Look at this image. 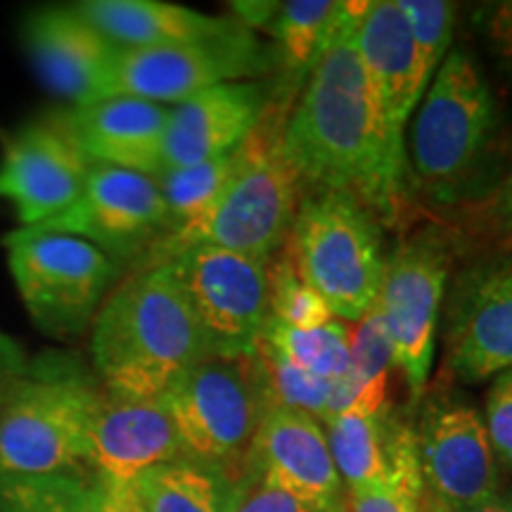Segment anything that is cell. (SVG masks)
Returning a JSON list of instances; mask_svg holds the SVG:
<instances>
[{
    "label": "cell",
    "mask_w": 512,
    "mask_h": 512,
    "mask_svg": "<svg viewBox=\"0 0 512 512\" xmlns=\"http://www.w3.org/2000/svg\"><path fill=\"white\" fill-rule=\"evenodd\" d=\"M510 503H512V498H510Z\"/></svg>",
    "instance_id": "b9f144b4"
},
{
    "label": "cell",
    "mask_w": 512,
    "mask_h": 512,
    "mask_svg": "<svg viewBox=\"0 0 512 512\" xmlns=\"http://www.w3.org/2000/svg\"><path fill=\"white\" fill-rule=\"evenodd\" d=\"M496 131V100L475 60L448 50L420 100L411 131L413 174L437 202H456Z\"/></svg>",
    "instance_id": "5b68a950"
},
{
    "label": "cell",
    "mask_w": 512,
    "mask_h": 512,
    "mask_svg": "<svg viewBox=\"0 0 512 512\" xmlns=\"http://www.w3.org/2000/svg\"><path fill=\"white\" fill-rule=\"evenodd\" d=\"M93 162L74 143L60 117L24 126L0 159V197L24 228H36L79 200Z\"/></svg>",
    "instance_id": "4fadbf2b"
},
{
    "label": "cell",
    "mask_w": 512,
    "mask_h": 512,
    "mask_svg": "<svg viewBox=\"0 0 512 512\" xmlns=\"http://www.w3.org/2000/svg\"><path fill=\"white\" fill-rule=\"evenodd\" d=\"M351 337V373L361 384V399L351 411L384 413L389 370L394 368V347L377 304L356 323Z\"/></svg>",
    "instance_id": "f1b7e54d"
},
{
    "label": "cell",
    "mask_w": 512,
    "mask_h": 512,
    "mask_svg": "<svg viewBox=\"0 0 512 512\" xmlns=\"http://www.w3.org/2000/svg\"><path fill=\"white\" fill-rule=\"evenodd\" d=\"M133 486L145 512H230L238 489L221 467L192 458L150 467Z\"/></svg>",
    "instance_id": "603a6c76"
},
{
    "label": "cell",
    "mask_w": 512,
    "mask_h": 512,
    "mask_svg": "<svg viewBox=\"0 0 512 512\" xmlns=\"http://www.w3.org/2000/svg\"><path fill=\"white\" fill-rule=\"evenodd\" d=\"M74 8L117 48H159L204 41L235 24V19L230 22L209 17L159 0H88Z\"/></svg>",
    "instance_id": "7402d4cb"
},
{
    "label": "cell",
    "mask_w": 512,
    "mask_h": 512,
    "mask_svg": "<svg viewBox=\"0 0 512 512\" xmlns=\"http://www.w3.org/2000/svg\"><path fill=\"white\" fill-rule=\"evenodd\" d=\"M347 3L335 0H292L280 3L271 22L278 43V64L285 72V83H302L316 67L320 55L328 48L337 24L342 22Z\"/></svg>",
    "instance_id": "cb8c5ba5"
},
{
    "label": "cell",
    "mask_w": 512,
    "mask_h": 512,
    "mask_svg": "<svg viewBox=\"0 0 512 512\" xmlns=\"http://www.w3.org/2000/svg\"><path fill=\"white\" fill-rule=\"evenodd\" d=\"M328 427L330 456L342 484L349 491L377 484L389 472V437L384 432V413L370 415L347 411L323 422Z\"/></svg>",
    "instance_id": "d4e9b609"
},
{
    "label": "cell",
    "mask_w": 512,
    "mask_h": 512,
    "mask_svg": "<svg viewBox=\"0 0 512 512\" xmlns=\"http://www.w3.org/2000/svg\"><path fill=\"white\" fill-rule=\"evenodd\" d=\"M60 121L93 164L119 166L150 178L164 174L169 107L114 95L74 107L60 114Z\"/></svg>",
    "instance_id": "ac0fdd59"
},
{
    "label": "cell",
    "mask_w": 512,
    "mask_h": 512,
    "mask_svg": "<svg viewBox=\"0 0 512 512\" xmlns=\"http://www.w3.org/2000/svg\"><path fill=\"white\" fill-rule=\"evenodd\" d=\"M91 356L100 387L124 399H159L209 358L169 266L140 268L102 302L93 318Z\"/></svg>",
    "instance_id": "7a4b0ae2"
},
{
    "label": "cell",
    "mask_w": 512,
    "mask_h": 512,
    "mask_svg": "<svg viewBox=\"0 0 512 512\" xmlns=\"http://www.w3.org/2000/svg\"><path fill=\"white\" fill-rule=\"evenodd\" d=\"M294 268L330 306L332 316L358 323L380 294L384 259L373 211L344 192L316 190L292 223Z\"/></svg>",
    "instance_id": "8992f818"
},
{
    "label": "cell",
    "mask_w": 512,
    "mask_h": 512,
    "mask_svg": "<svg viewBox=\"0 0 512 512\" xmlns=\"http://www.w3.org/2000/svg\"><path fill=\"white\" fill-rule=\"evenodd\" d=\"M24 46L41 81L74 107L102 100L117 46L76 8L41 10L24 27Z\"/></svg>",
    "instance_id": "d6986e66"
},
{
    "label": "cell",
    "mask_w": 512,
    "mask_h": 512,
    "mask_svg": "<svg viewBox=\"0 0 512 512\" xmlns=\"http://www.w3.org/2000/svg\"><path fill=\"white\" fill-rule=\"evenodd\" d=\"M422 482L418 441L408 427L389 437V472L377 484L347 494V512H422Z\"/></svg>",
    "instance_id": "4316f807"
},
{
    "label": "cell",
    "mask_w": 512,
    "mask_h": 512,
    "mask_svg": "<svg viewBox=\"0 0 512 512\" xmlns=\"http://www.w3.org/2000/svg\"><path fill=\"white\" fill-rule=\"evenodd\" d=\"M271 57L238 22L204 41L159 48H117L102 98L126 95L147 102H178L230 81L264 74Z\"/></svg>",
    "instance_id": "30bf717a"
},
{
    "label": "cell",
    "mask_w": 512,
    "mask_h": 512,
    "mask_svg": "<svg viewBox=\"0 0 512 512\" xmlns=\"http://www.w3.org/2000/svg\"><path fill=\"white\" fill-rule=\"evenodd\" d=\"M8 266L29 316L46 335L76 337L93 323L117 264L91 242L22 228L5 238Z\"/></svg>",
    "instance_id": "ba28073f"
},
{
    "label": "cell",
    "mask_w": 512,
    "mask_h": 512,
    "mask_svg": "<svg viewBox=\"0 0 512 512\" xmlns=\"http://www.w3.org/2000/svg\"><path fill=\"white\" fill-rule=\"evenodd\" d=\"M0 512H93V482L76 470L0 477Z\"/></svg>",
    "instance_id": "4dcf8cb0"
},
{
    "label": "cell",
    "mask_w": 512,
    "mask_h": 512,
    "mask_svg": "<svg viewBox=\"0 0 512 512\" xmlns=\"http://www.w3.org/2000/svg\"><path fill=\"white\" fill-rule=\"evenodd\" d=\"M448 332V366L463 382L512 368V268H496L458 292Z\"/></svg>",
    "instance_id": "ffe728a7"
},
{
    "label": "cell",
    "mask_w": 512,
    "mask_h": 512,
    "mask_svg": "<svg viewBox=\"0 0 512 512\" xmlns=\"http://www.w3.org/2000/svg\"><path fill=\"white\" fill-rule=\"evenodd\" d=\"M24 363H27V358L22 354V347H19L15 339L0 332V389L22 370Z\"/></svg>",
    "instance_id": "f35d334b"
},
{
    "label": "cell",
    "mask_w": 512,
    "mask_h": 512,
    "mask_svg": "<svg viewBox=\"0 0 512 512\" xmlns=\"http://www.w3.org/2000/svg\"><path fill=\"white\" fill-rule=\"evenodd\" d=\"M171 219L157 178L119 166L93 164L79 200L29 230L74 235L107 256H136L169 233Z\"/></svg>",
    "instance_id": "7c38bea8"
},
{
    "label": "cell",
    "mask_w": 512,
    "mask_h": 512,
    "mask_svg": "<svg viewBox=\"0 0 512 512\" xmlns=\"http://www.w3.org/2000/svg\"><path fill=\"white\" fill-rule=\"evenodd\" d=\"M93 512H145L133 482L95 477L93 479Z\"/></svg>",
    "instance_id": "8d00e7d4"
},
{
    "label": "cell",
    "mask_w": 512,
    "mask_h": 512,
    "mask_svg": "<svg viewBox=\"0 0 512 512\" xmlns=\"http://www.w3.org/2000/svg\"><path fill=\"white\" fill-rule=\"evenodd\" d=\"M399 8L408 19L422 67L434 79L451 48L456 5L446 0H399Z\"/></svg>",
    "instance_id": "d6a6232c"
},
{
    "label": "cell",
    "mask_w": 512,
    "mask_h": 512,
    "mask_svg": "<svg viewBox=\"0 0 512 512\" xmlns=\"http://www.w3.org/2000/svg\"><path fill=\"white\" fill-rule=\"evenodd\" d=\"M235 12V22L240 24V27L245 29H259V27H271V22L278 15L280 10V3H233L230 5Z\"/></svg>",
    "instance_id": "74e56055"
},
{
    "label": "cell",
    "mask_w": 512,
    "mask_h": 512,
    "mask_svg": "<svg viewBox=\"0 0 512 512\" xmlns=\"http://www.w3.org/2000/svg\"><path fill=\"white\" fill-rule=\"evenodd\" d=\"M259 342L311 375L325 380H342L351 375V337L339 320H332L323 328L297 330L268 318Z\"/></svg>",
    "instance_id": "484cf974"
},
{
    "label": "cell",
    "mask_w": 512,
    "mask_h": 512,
    "mask_svg": "<svg viewBox=\"0 0 512 512\" xmlns=\"http://www.w3.org/2000/svg\"><path fill=\"white\" fill-rule=\"evenodd\" d=\"M242 162V145L228 155L209 159L204 164L185 166V169H166L157 178L166 209H169L171 230L185 226L192 219L207 211L216 197L226 190V185L238 174ZM166 233V235H169Z\"/></svg>",
    "instance_id": "83f0119b"
},
{
    "label": "cell",
    "mask_w": 512,
    "mask_h": 512,
    "mask_svg": "<svg viewBox=\"0 0 512 512\" xmlns=\"http://www.w3.org/2000/svg\"><path fill=\"white\" fill-rule=\"evenodd\" d=\"M356 46L389 126L403 136L408 119L430 88L399 0H375L358 22Z\"/></svg>",
    "instance_id": "44dd1931"
},
{
    "label": "cell",
    "mask_w": 512,
    "mask_h": 512,
    "mask_svg": "<svg viewBox=\"0 0 512 512\" xmlns=\"http://www.w3.org/2000/svg\"><path fill=\"white\" fill-rule=\"evenodd\" d=\"M494 219L503 233L512 235V166H510L508 176H505L501 190H498V195H496Z\"/></svg>",
    "instance_id": "60d3db41"
},
{
    "label": "cell",
    "mask_w": 512,
    "mask_h": 512,
    "mask_svg": "<svg viewBox=\"0 0 512 512\" xmlns=\"http://www.w3.org/2000/svg\"><path fill=\"white\" fill-rule=\"evenodd\" d=\"M422 512H512V503L510 498H501V496H491L482 503L467 505V508H446L444 503H439L437 498L432 496H422Z\"/></svg>",
    "instance_id": "ab89813d"
},
{
    "label": "cell",
    "mask_w": 512,
    "mask_h": 512,
    "mask_svg": "<svg viewBox=\"0 0 512 512\" xmlns=\"http://www.w3.org/2000/svg\"><path fill=\"white\" fill-rule=\"evenodd\" d=\"M475 24L491 55L512 72V0H498L477 8Z\"/></svg>",
    "instance_id": "e575fe53"
},
{
    "label": "cell",
    "mask_w": 512,
    "mask_h": 512,
    "mask_svg": "<svg viewBox=\"0 0 512 512\" xmlns=\"http://www.w3.org/2000/svg\"><path fill=\"white\" fill-rule=\"evenodd\" d=\"M368 5L347 3L287 119L283 155L299 183L344 192L392 221L406 185V145L384 117L358 55L356 29Z\"/></svg>",
    "instance_id": "6da1fadb"
},
{
    "label": "cell",
    "mask_w": 512,
    "mask_h": 512,
    "mask_svg": "<svg viewBox=\"0 0 512 512\" xmlns=\"http://www.w3.org/2000/svg\"><path fill=\"white\" fill-rule=\"evenodd\" d=\"M446 280L448 252L441 238L420 235L384 261L375 304L392 339L394 368L401 370L413 399H420L432 370Z\"/></svg>",
    "instance_id": "8fae6325"
},
{
    "label": "cell",
    "mask_w": 512,
    "mask_h": 512,
    "mask_svg": "<svg viewBox=\"0 0 512 512\" xmlns=\"http://www.w3.org/2000/svg\"><path fill=\"white\" fill-rule=\"evenodd\" d=\"M230 512H316L311 505L299 501L290 491L280 489L268 482V479L259 477L249 486L238 484L235 489V501Z\"/></svg>",
    "instance_id": "d590c367"
},
{
    "label": "cell",
    "mask_w": 512,
    "mask_h": 512,
    "mask_svg": "<svg viewBox=\"0 0 512 512\" xmlns=\"http://www.w3.org/2000/svg\"><path fill=\"white\" fill-rule=\"evenodd\" d=\"M200 325L209 358L254 354L271 318L268 261L219 247H190L166 261Z\"/></svg>",
    "instance_id": "9c48e42d"
},
{
    "label": "cell",
    "mask_w": 512,
    "mask_h": 512,
    "mask_svg": "<svg viewBox=\"0 0 512 512\" xmlns=\"http://www.w3.org/2000/svg\"><path fill=\"white\" fill-rule=\"evenodd\" d=\"M271 283V318L287 328L313 330L335 320L328 302L299 278L292 259L278 261L268 271Z\"/></svg>",
    "instance_id": "1f68e13d"
},
{
    "label": "cell",
    "mask_w": 512,
    "mask_h": 512,
    "mask_svg": "<svg viewBox=\"0 0 512 512\" xmlns=\"http://www.w3.org/2000/svg\"><path fill=\"white\" fill-rule=\"evenodd\" d=\"M415 441L427 496L453 510L496 496L494 448L484 418L470 403H432Z\"/></svg>",
    "instance_id": "5bb4252c"
},
{
    "label": "cell",
    "mask_w": 512,
    "mask_h": 512,
    "mask_svg": "<svg viewBox=\"0 0 512 512\" xmlns=\"http://www.w3.org/2000/svg\"><path fill=\"white\" fill-rule=\"evenodd\" d=\"M254 351L264 368L268 408L302 411L320 422L330 418L332 406H335V380L306 373L278 351L266 347L264 342H256Z\"/></svg>",
    "instance_id": "f546056e"
},
{
    "label": "cell",
    "mask_w": 512,
    "mask_h": 512,
    "mask_svg": "<svg viewBox=\"0 0 512 512\" xmlns=\"http://www.w3.org/2000/svg\"><path fill=\"white\" fill-rule=\"evenodd\" d=\"M174 420L183 458L221 467L252 446L268 411L259 356L204 358L162 396Z\"/></svg>",
    "instance_id": "52a82bcc"
},
{
    "label": "cell",
    "mask_w": 512,
    "mask_h": 512,
    "mask_svg": "<svg viewBox=\"0 0 512 512\" xmlns=\"http://www.w3.org/2000/svg\"><path fill=\"white\" fill-rule=\"evenodd\" d=\"M183 458L164 399H124L102 389L88 432V458L98 477L136 482L150 467Z\"/></svg>",
    "instance_id": "e0dca14e"
},
{
    "label": "cell",
    "mask_w": 512,
    "mask_h": 512,
    "mask_svg": "<svg viewBox=\"0 0 512 512\" xmlns=\"http://www.w3.org/2000/svg\"><path fill=\"white\" fill-rule=\"evenodd\" d=\"M283 133L268 112L242 143L238 174L207 211L171 230L143 259L159 266L190 247H219L268 261L283 245L299 209V178L283 155Z\"/></svg>",
    "instance_id": "277c9868"
},
{
    "label": "cell",
    "mask_w": 512,
    "mask_h": 512,
    "mask_svg": "<svg viewBox=\"0 0 512 512\" xmlns=\"http://www.w3.org/2000/svg\"><path fill=\"white\" fill-rule=\"evenodd\" d=\"M256 475L316 512H347V494L330 456L323 422L290 408H268L252 441Z\"/></svg>",
    "instance_id": "9a60e30c"
},
{
    "label": "cell",
    "mask_w": 512,
    "mask_h": 512,
    "mask_svg": "<svg viewBox=\"0 0 512 512\" xmlns=\"http://www.w3.org/2000/svg\"><path fill=\"white\" fill-rule=\"evenodd\" d=\"M484 425L496 463L512 470V368L494 377L486 394Z\"/></svg>",
    "instance_id": "836d02e7"
},
{
    "label": "cell",
    "mask_w": 512,
    "mask_h": 512,
    "mask_svg": "<svg viewBox=\"0 0 512 512\" xmlns=\"http://www.w3.org/2000/svg\"><path fill=\"white\" fill-rule=\"evenodd\" d=\"M266 114V91L256 81H230L169 107L164 171L204 164L238 150Z\"/></svg>",
    "instance_id": "2e32d148"
},
{
    "label": "cell",
    "mask_w": 512,
    "mask_h": 512,
    "mask_svg": "<svg viewBox=\"0 0 512 512\" xmlns=\"http://www.w3.org/2000/svg\"><path fill=\"white\" fill-rule=\"evenodd\" d=\"M102 387L72 354L31 358L0 389V477L72 472L88 458Z\"/></svg>",
    "instance_id": "3957f363"
}]
</instances>
